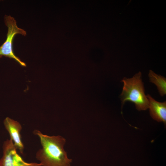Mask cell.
<instances>
[{
	"mask_svg": "<svg viewBox=\"0 0 166 166\" xmlns=\"http://www.w3.org/2000/svg\"><path fill=\"white\" fill-rule=\"evenodd\" d=\"M3 123L5 128L9 133L10 139L17 149L22 154L23 153L24 145L22 142L20 132L22 127L20 124L9 117H6L4 120Z\"/></svg>",
	"mask_w": 166,
	"mask_h": 166,
	"instance_id": "5b68a950",
	"label": "cell"
},
{
	"mask_svg": "<svg viewBox=\"0 0 166 166\" xmlns=\"http://www.w3.org/2000/svg\"><path fill=\"white\" fill-rule=\"evenodd\" d=\"M2 148L3 155L0 160V166H42L40 163L25 162L18 154L10 139L4 142Z\"/></svg>",
	"mask_w": 166,
	"mask_h": 166,
	"instance_id": "277c9868",
	"label": "cell"
},
{
	"mask_svg": "<svg viewBox=\"0 0 166 166\" xmlns=\"http://www.w3.org/2000/svg\"><path fill=\"white\" fill-rule=\"evenodd\" d=\"M150 81L154 84L161 96L166 94V79L160 75H158L150 70L148 74Z\"/></svg>",
	"mask_w": 166,
	"mask_h": 166,
	"instance_id": "52a82bcc",
	"label": "cell"
},
{
	"mask_svg": "<svg viewBox=\"0 0 166 166\" xmlns=\"http://www.w3.org/2000/svg\"><path fill=\"white\" fill-rule=\"evenodd\" d=\"M146 97L149 102L148 108L150 116L154 120L166 124V102H159L154 99L150 95Z\"/></svg>",
	"mask_w": 166,
	"mask_h": 166,
	"instance_id": "8992f818",
	"label": "cell"
},
{
	"mask_svg": "<svg viewBox=\"0 0 166 166\" xmlns=\"http://www.w3.org/2000/svg\"><path fill=\"white\" fill-rule=\"evenodd\" d=\"M35 135L40 139L42 148L36 154V158L42 166H71L72 160L69 159L64 149L65 138L60 136H49L35 130Z\"/></svg>",
	"mask_w": 166,
	"mask_h": 166,
	"instance_id": "6da1fadb",
	"label": "cell"
},
{
	"mask_svg": "<svg viewBox=\"0 0 166 166\" xmlns=\"http://www.w3.org/2000/svg\"><path fill=\"white\" fill-rule=\"evenodd\" d=\"M4 18L5 24L8 28V32L6 40L0 46V58L5 56L13 59L21 66L26 67V64L14 53L13 49V43L16 35L20 34L25 36L26 32L23 29L18 27L16 21L13 17L10 15H5Z\"/></svg>",
	"mask_w": 166,
	"mask_h": 166,
	"instance_id": "3957f363",
	"label": "cell"
},
{
	"mask_svg": "<svg viewBox=\"0 0 166 166\" xmlns=\"http://www.w3.org/2000/svg\"><path fill=\"white\" fill-rule=\"evenodd\" d=\"M121 81L123 83L122 91L120 95L122 106L126 101H130L135 104L138 110H145L148 108V101L144 93L140 72L132 78H124Z\"/></svg>",
	"mask_w": 166,
	"mask_h": 166,
	"instance_id": "7a4b0ae2",
	"label": "cell"
}]
</instances>
